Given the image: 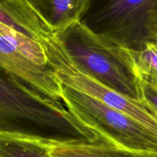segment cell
<instances>
[{
	"label": "cell",
	"instance_id": "obj_10",
	"mask_svg": "<svg viewBox=\"0 0 157 157\" xmlns=\"http://www.w3.org/2000/svg\"><path fill=\"white\" fill-rule=\"evenodd\" d=\"M130 52L140 79L157 85V42H149L142 49Z\"/></svg>",
	"mask_w": 157,
	"mask_h": 157
},
{
	"label": "cell",
	"instance_id": "obj_5",
	"mask_svg": "<svg viewBox=\"0 0 157 157\" xmlns=\"http://www.w3.org/2000/svg\"><path fill=\"white\" fill-rule=\"evenodd\" d=\"M157 10V0H104L94 13L99 33L120 46L139 50L151 42L150 18Z\"/></svg>",
	"mask_w": 157,
	"mask_h": 157
},
{
	"label": "cell",
	"instance_id": "obj_2",
	"mask_svg": "<svg viewBox=\"0 0 157 157\" xmlns=\"http://www.w3.org/2000/svg\"><path fill=\"white\" fill-rule=\"evenodd\" d=\"M55 34L80 70L125 96L144 100L141 80L130 49L93 30L82 21Z\"/></svg>",
	"mask_w": 157,
	"mask_h": 157
},
{
	"label": "cell",
	"instance_id": "obj_12",
	"mask_svg": "<svg viewBox=\"0 0 157 157\" xmlns=\"http://www.w3.org/2000/svg\"><path fill=\"white\" fill-rule=\"evenodd\" d=\"M148 32L150 41H154L157 42V10L150 18Z\"/></svg>",
	"mask_w": 157,
	"mask_h": 157
},
{
	"label": "cell",
	"instance_id": "obj_6",
	"mask_svg": "<svg viewBox=\"0 0 157 157\" xmlns=\"http://www.w3.org/2000/svg\"><path fill=\"white\" fill-rule=\"evenodd\" d=\"M53 33L81 21L93 0H25Z\"/></svg>",
	"mask_w": 157,
	"mask_h": 157
},
{
	"label": "cell",
	"instance_id": "obj_7",
	"mask_svg": "<svg viewBox=\"0 0 157 157\" xmlns=\"http://www.w3.org/2000/svg\"><path fill=\"white\" fill-rule=\"evenodd\" d=\"M47 143L53 157H157V152L127 150L104 143L55 139Z\"/></svg>",
	"mask_w": 157,
	"mask_h": 157
},
{
	"label": "cell",
	"instance_id": "obj_4",
	"mask_svg": "<svg viewBox=\"0 0 157 157\" xmlns=\"http://www.w3.org/2000/svg\"><path fill=\"white\" fill-rule=\"evenodd\" d=\"M47 63L58 82L97 99L136 119L157 134V115L145 100H135L110 89L75 66L55 33L43 37Z\"/></svg>",
	"mask_w": 157,
	"mask_h": 157
},
{
	"label": "cell",
	"instance_id": "obj_9",
	"mask_svg": "<svg viewBox=\"0 0 157 157\" xmlns=\"http://www.w3.org/2000/svg\"><path fill=\"white\" fill-rule=\"evenodd\" d=\"M47 140L38 137L0 135V157H53Z\"/></svg>",
	"mask_w": 157,
	"mask_h": 157
},
{
	"label": "cell",
	"instance_id": "obj_3",
	"mask_svg": "<svg viewBox=\"0 0 157 157\" xmlns=\"http://www.w3.org/2000/svg\"><path fill=\"white\" fill-rule=\"evenodd\" d=\"M60 87L67 109L96 131L104 143L127 150L157 152V134L136 119L67 85L60 83Z\"/></svg>",
	"mask_w": 157,
	"mask_h": 157
},
{
	"label": "cell",
	"instance_id": "obj_11",
	"mask_svg": "<svg viewBox=\"0 0 157 157\" xmlns=\"http://www.w3.org/2000/svg\"><path fill=\"white\" fill-rule=\"evenodd\" d=\"M141 89L143 99L147 102L157 115V85L141 80Z\"/></svg>",
	"mask_w": 157,
	"mask_h": 157
},
{
	"label": "cell",
	"instance_id": "obj_8",
	"mask_svg": "<svg viewBox=\"0 0 157 157\" xmlns=\"http://www.w3.org/2000/svg\"><path fill=\"white\" fill-rule=\"evenodd\" d=\"M0 22L39 42L53 33L25 0H0Z\"/></svg>",
	"mask_w": 157,
	"mask_h": 157
},
{
	"label": "cell",
	"instance_id": "obj_1",
	"mask_svg": "<svg viewBox=\"0 0 157 157\" xmlns=\"http://www.w3.org/2000/svg\"><path fill=\"white\" fill-rule=\"evenodd\" d=\"M0 135L98 143L99 134L59 101L0 66Z\"/></svg>",
	"mask_w": 157,
	"mask_h": 157
}]
</instances>
